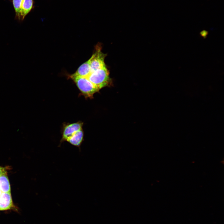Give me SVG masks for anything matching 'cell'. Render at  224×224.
<instances>
[{
    "mask_svg": "<svg viewBox=\"0 0 224 224\" xmlns=\"http://www.w3.org/2000/svg\"><path fill=\"white\" fill-rule=\"evenodd\" d=\"M83 123L80 121L65 125L63 127L60 142L66 141L78 130L82 129Z\"/></svg>",
    "mask_w": 224,
    "mask_h": 224,
    "instance_id": "5b68a950",
    "label": "cell"
},
{
    "mask_svg": "<svg viewBox=\"0 0 224 224\" xmlns=\"http://www.w3.org/2000/svg\"><path fill=\"white\" fill-rule=\"evenodd\" d=\"M6 171L5 168L0 166V176L4 174H6Z\"/></svg>",
    "mask_w": 224,
    "mask_h": 224,
    "instance_id": "30bf717a",
    "label": "cell"
},
{
    "mask_svg": "<svg viewBox=\"0 0 224 224\" xmlns=\"http://www.w3.org/2000/svg\"><path fill=\"white\" fill-rule=\"evenodd\" d=\"M16 210L13 203L11 193L2 192L0 196V211Z\"/></svg>",
    "mask_w": 224,
    "mask_h": 224,
    "instance_id": "8992f818",
    "label": "cell"
},
{
    "mask_svg": "<svg viewBox=\"0 0 224 224\" xmlns=\"http://www.w3.org/2000/svg\"><path fill=\"white\" fill-rule=\"evenodd\" d=\"M84 133L82 129L77 131L67 141L71 144L80 147L83 139Z\"/></svg>",
    "mask_w": 224,
    "mask_h": 224,
    "instance_id": "52a82bcc",
    "label": "cell"
},
{
    "mask_svg": "<svg viewBox=\"0 0 224 224\" xmlns=\"http://www.w3.org/2000/svg\"><path fill=\"white\" fill-rule=\"evenodd\" d=\"M2 192L0 190V196L2 194Z\"/></svg>",
    "mask_w": 224,
    "mask_h": 224,
    "instance_id": "7c38bea8",
    "label": "cell"
},
{
    "mask_svg": "<svg viewBox=\"0 0 224 224\" xmlns=\"http://www.w3.org/2000/svg\"><path fill=\"white\" fill-rule=\"evenodd\" d=\"M15 19L22 21L34 7L33 0H12Z\"/></svg>",
    "mask_w": 224,
    "mask_h": 224,
    "instance_id": "3957f363",
    "label": "cell"
},
{
    "mask_svg": "<svg viewBox=\"0 0 224 224\" xmlns=\"http://www.w3.org/2000/svg\"><path fill=\"white\" fill-rule=\"evenodd\" d=\"M91 72L89 60L81 65L75 73L72 74L74 76L87 77Z\"/></svg>",
    "mask_w": 224,
    "mask_h": 224,
    "instance_id": "ba28073f",
    "label": "cell"
},
{
    "mask_svg": "<svg viewBox=\"0 0 224 224\" xmlns=\"http://www.w3.org/2000/svg\"><path fill=\"white\" fill-rule=\"evenodd\" d=\"M106 56V54L101 51V48L100 45H97L94 52L89 59L91 72L106 67L105 59Z\"/></svg>",
    "mask_w": 224,
    "mask_h": 224,
    "instance_id": "277c9868",
    "label": "cell"
},
{
    "mask_svg": "<svg viewBox=\"0 0 224 224\" xmlns=\"http://www.w3.org/2000/svg\"><path fill=\"white\" fill-rule=\"evenodd\" d=\"M208 34V31L205 30H203L200 32L201 35L204 38L206 37L207 36Z\"/></svg>",
    "mask_w": 224,
    "mask_h": 224,
    "instance_id": "8fae6325",
    "label": "cell"
},
{
    "mask_svg": "<svg viewBox=\"0 0 224 224\" xmlns=\"http://www.w3.org/2000/svg\"><path fill=\"white\" fill-rule=\"evenodd\" d=\"M99 90L110 85L111 79L106 67L91 72L86 77Z\"/></svg>",
    "mask_w": 224,
    "mask_h": 224,
    "instance_id": "6da1fadb",
    "label": "cell"
},
{
    "mask_svg": "<svg viewBox=\"0 0 224 224\" xmlns=\"http://www.w3.org/2000/svg\"><path fill=\"white\" fill-rule=\"evenodd\" d=\"M0 190L3 193L10 192V184L6 174L0 176Z\"/></svg>",
    "mask_w": 224,
    "mask_h": 224,
    "instance_id": "9c48e42d",
    "label": "cell"
},
{
    "mask_svg": "<svg viewBox=\"0 0 224 224\" xmlns=\"http://www.w3.org/2000/svg\"><path fill=\"white\" fill-rule=\"evenodd\" d=\"M68 77L73 80L82 95L86 98L92 97L93 95L99 90L86 77L72 74L69 75Z\"/></svg>",
    "mask_w": 224,
    "mask_h": 224,
    "instance_id": "7a4b0ae2",
    "label": "cell"
}]
</instances>
